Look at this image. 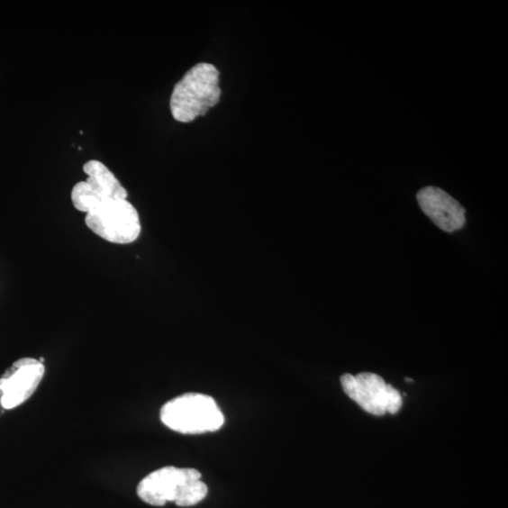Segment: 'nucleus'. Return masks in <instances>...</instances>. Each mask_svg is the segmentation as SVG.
<instances>
[{
	"instance_id": "9d476101",
	"label": "nucleus",
	"mask_w": 508,
	"mask_h": 508,
	"mask_svg": "<svg viewBox=\"0 0 508 508\" xmlns=\"http://www.w3.org/2000/svg\"><path fill=\"white\" fill-rule=\"evenodd\" d=\"M402 404H404V400H402L400 393L389 385L387 413L391 414L397 413Z\"/></svg>"
},
{
	"instance_id": "423d86ee",
	"label": "nucleus",
	"mask_w": 508,
	"mask_h": 508,
	"mask_svg": "<svg viewBox=\"0 0 508 508\" xmlns=\"http://www.w3.org/2000/svg\"><path fill=\"white\" fill-rule=\"evenodd\" d=\"M341 384L345 393L368 413L383 416L387 413L389 385L380 376L345 374Z\"/></svg>"
},
{
	"instance_id": "20e7f679",
	"label": "nucleus",
	"mask_w": 508,
	"mask_h": 508,
	"mask_svg": "<svg viewBox=\"0 0 508 508\" xmlns=\"http://www.w3.org/2000/svg\"><path fill=\"white\" fill-rule=\"evenodd\" d=\"M85 223L95 235L114 244H131L141 232L140 215L126 199L103 203L85 217Z\"/></svg>"
},
{
	"instance_id": "0eeeda50",
	"label": "nucleus",
	"mask_w": 508,
	"mask_h": 508,
	"mask_svg": "<svg viewBox=\"0 0 508 508\" xmlns=\"http://www.w3.org/2000/svg\"><path fill=\"white\" fill-rule=\"evenodd\" d=\"M417 202L423 213L442 231L452 232L465 224V209L441 188H422L417 194Z\"/></svg>"
},
{
	"instance_id": "1a4fd4ad",
	"label": "nucleus",
	"mask_w": 508,
	"mask_h": 508,
	"mask_svg": "<svg viewBox=\"0 0 508 508\" xmlns=\"http://www.w3.org/2000/svg\"><path fill=\"white\" fill-rule=\"evenodd\" d=\"M71 199L75 208L86 214L96 209L103 203L107 202L99 198L86 181L78 182L74 186Z\"/></svg>"
},
{
	"instance_id": "6e6552de",
	"label": "nucleus",
	"mask_w": 508,
	"mask_h": 508,
	"mask_svg": "<svg viewBox=\"0 0 508 508\" xmlns=\"http://www.w3.org/2000/svg\"><path fill=\"white\" fill-rule=\"evenodd\" d=\"M83 172L87 176L86 183L102 200L127 199L129 194L111 169L98 160L84 164Z\"/></svg>"
},
{
	"instance_id": "9b49d317",
	"label": "nucleus",
	"mask_w": 508,
	"mask_h": 508,
	"mask_svg": "<svg viewBox=\"0 0 508 508\" xmlns=\"http://www.w3.org/2000/svg\"><path fill=\"white\" fill-rule=\"evenodd\" d=\"M6 410L4 408L3 404H0V416H2Z\"/></svg>"
},
{
	"instance_id": "7ed1b4c3",
	"label": "nucleus",
	"mask_w": 508,
	"mask_h": 508,
	"mask_svg": "<svg viewBox=\"0 0 508 508\" xmlns=\"http://www.w3.org/2000/svg\"><path fill=\"white\" fill-rule=\"evenodd\" d=\"M164 425L181 434H202L219 431L224 416L216 401L209 395L188 393L177 396L162 407Z\"/></svg>"
},
{
	"instance_id": "39448f33",
	"label": "nucleus",
	"mask_w": 508,
	"mask_h": 508,
	"mask_svg": "<svg viewBox=\"0 0 508 508\" xmlns=\"http://www.w3.org/2000/svg\"><path fill=\"white\" fill-rule=\"evenodd\" d=\"M45 373V366L39 359L33 358L17 359L0 377L4 408L13 410L25 404L37 390Z\"/></svg>"
},
{
	"instance_id": "f03ea898",
	"label": "nucleus",
	"mask_w": 508,
	"mask_h": 508,
	"mask_svg": "<svg viewBox=\"0 0 508 508\" xmlns=\"http://www.w3.org/2000/svg\"><path fill=\"white\" fill-rule=\"evenodd\" d=\"M220 72L211 63H198L176 85L169 107L174 119L187 123L204 116L222 95Z\"/></svg>"
},
{
	"instance_id": "f257e3e1",
	"label": "nucleus",
	"mask_w": 508,
	"mask_h": 508,
	"mask_svg": "<svg viewBox=\"0 0 508 508\" xmlns=\"http://www.w3.org/2000/svg\"><path fill=\"white\" fill-rule=\"evenodd\" d=\"M201 478L195 469L167 466L144 477L137 486V494L144 503L155 506L168 502L181 507L193 506L207 494V485Z\"/></svg>"
}]
</instances>
